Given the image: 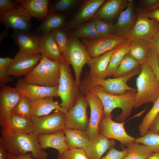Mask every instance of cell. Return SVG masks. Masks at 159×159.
<instances>
[{
	"instance_id": "cell-1",
	"label": "cell",
	"mask_w": 159,
	"mask_h": 159,
	"mask_svg": "<svg viewBox=\"0 0 159 159\" xmlns=\"http://www.w3.org/2000/svg\"><path fill=\"white\" fill-rule=\"evenodd\" d=\"M1 134L0 143L11 154L18 156L29 152L37 159L48 158V153L41 148L37 135L33 133H16L11 129L1 128Z\"/></svg>"
},
{
	"instance_id": "cell-2",
	"label": "cell",
	"mask_w": 159,
	"mask_h": 159,
	"mask_svg": "<svg viewBox=\"0 0 159 159\" xmlns=\"http://www.w3.org/2000/svg\"><path fill=\"white\" fill-rule=\"evenodd\" d=\"M89 90L96 95L101 100L104 107L103 113L112 117V111L115 108H120L122 113L115 117L119 122H123L131 113L134 107L137 91L128 90L122 95H115L104 92L99 85L93 86Z\"/></svg>"
},
{
	"instance_id": "cell-3",
	"label": "cell",
	"mask_w": 159,
	"mask_h": 159,
	"mask_svg": "<svg viewBox=\"0 0 159 159\" xmlns=\"http://www.w3.org/2000/svg\"><path fill=\"white\" fill-rule=\"evenodd\" d=\"M141 72L136 80L137 92L134 107L150 102L154 103L159 96V83L146 61L141 65Z\"/></svg>"
},
{
	"instance_id": "cell-4",
	"label": "cell",
	"mask_w": 159,
	"mask_h": 159,
	"mask_svg": "<svg viewBox=\"0 0 159 159\" xmlns=\"http://www.w3.org/2000/svg\"><path fill=\"white\" fill-rule=\"evenodd\" d=\"M60 64L42 55L33 70L22 78L29 84L47 87L57 86L60 75Z\"/></svg>"
},
{
	"instance_id": "cell-5",
	"label": "cell",
	"mask_w": 159,
	"mask_h": 159,
	"mask_svg": "<svg viewBox=\"0 0 159 159\" xmlns=\"http://www.w3.org/2000/svg\"><path fill=\"white\" fill-rule=\"evenodd\" d=\"M69 65L65 59L60 64L58 91L62 100L60 105L67 111L75 105L81 93L80 87L72 75Z\"/></svg>"
},
{
	"instance_id": "cell-6",
	"label": "cell",
	"mask_w": 159,
	"mask_h": 159,
	"mask_svg": "<svg viewBox=\"0 0 159 159\" xmlns=\"http://www.w3.org/2000/svg\"><path fill=\"white\" fill-rule=\"evenodd\" d=\"M141 66L140 65L130 73L121 77L107 79H92L89 77L81 82L80 90L84 93L94 85H99L105 92L111 95H120L125 93L128 90L137 91V89L132 88L127 84V82L134 76L139 74Z\"/></svg>"
},
{
	"instance_id": "cell-7",
	"label": "cell",
	"mask_w": 159,
	"mask_h": 159,
	"mask_svg": "<svg viewBox=\"0 0 159 159\" xmlns=\"http://www.w3.org/2000/svg\"><path fill=\"white\" fill-rule=\"evenodd\" d=\"M69 47L64 59L72 67L75 76V81L80 87L82 68L92 58L89 54L85 46L78 38L72 35L69 37Z\"/></svg>"
},
{
	"instance_id": "cell-8",
	"label": "cell",
	"mask_w": 159,
	"mask_h": 159,
	"mask_svg": "<svg viewBox=\"0 0 159 159\" xmlns=\"http://www.w3.org/2000/svg\"><path fill=\"white\" fill-rule=\"evenodd\" d=\"M22 95L16 88L9 86L0 89V126L11 129L10 117L21 99Z\"/></svg>"
},
{
	"instance_id": "cell-9",
	"label": "cell",
	"mask_w": 159,
	"mask_h": 159,
	"mask_svg": "<svg viewBox=\"0 0 159 159\" xmlns=\"http://www.w3.org/2000/svg\"><path fill=\"white\" fill-rule=\"evenodd\" d=\"M89 103L81 93L75 105L65 114V128L86 131L89 124L87 109Z\"/></svg>"
},
{
	"instance_id": "cell-10",
	"label": "cell",
	"mask_w": 159,
	"mask_h": 159,
	"mask_svg": "<svg viewBox=\"0 0 159 159\" xmlns=\"http://www.w3.org/2000/svg\"><path fill=\"white\" fill-rule=\"evenodd\" d=\"M65 113L56 110L52 114L36 117L33 116L34 130L33 134L39 135L49 134L57 132L65 128Z\"/></svg>"
},
{
	"instance_id": "cell-11",
	"label": "cell",
	"mask_w": 159,
	"mask_h": 159,
	"mask_svg": "<svg viewBox=\"0 0 159 159\" xmlns=\"http://www.w3.org/2000/svg\"><path fill=\"white\" fill-rule=\"evenodd\" d=\"M112 118L103 113L99 124V134L109 139L117 140L125 146L135 142V138L126 133L124 127L125 122H117Z\"/></svg>"
},
{
	"instance_id": "cell-12",
	"label": "cell",
	"mask_w": 159,
	"mask_h": 159,
	"mask_svg": "<svg viewBox=\"0 0 159 159\" xmlns=\"http://www.w3.org/2000/svg\"><path fill=\"white\" fill-rule=\"evenodd\" d=\"M32 17L28 12L20 5L0 15V24L8 29L29 32L32 27Z\"/></svg>"
},
{
	"instance_id": "cell-13",
	"label": "cell",
	"mask_w": 159,
	"mask_h": 159,
	"mask_svg": "<svg viewBox=\"0 0 159 159\" xmlns=\"http://www.w3.org/2000/svg\"><path fill=\"white\" fill-rule=\"evenodd\" d=\"M42 57L41 54L32 55L19 50L9 66L8 74L16 77L26 76L33 70Z\"/></svg>"
},
{
	"instance_id": "cell-14",
	"label": "cell",
	"mask_w": 159,
	"mask_h": 159,
	"mask_svg": "<svg viewBox=\"0 0 159 159\" xmlns=\"http://www.w3.org/2000/svg\"><path fill=\"white\" fill-rule=\"evenodd\" d=\"M84 95L91 110L89 124L86 132L91 139L99 134V125L103 113L104 107L101 99L93 92L88 90Z\"/></svg>"
},
{
	"instance_id": "cell-15",
	"label": "cell",
	"mask_w": 159,
	"mask_h": 159,
	"mask_svg": "<svg viewBox=\"0 0 159 159\" xmlns=\"http://www.w3.org/2000/svg\"><path fill=\"white\" fill-rule=\"evenodd\" d=\"M127 40L126 39L112 34L105 37L93 40L82 39V42L86 47L89 55L93 58L115 48Z\"/></svg>"
},
{
	"instance_id": "cell-16",
	"label": "cell",
	"mask_w": 159,
	"mask_h": 159,
	"mask_svg": "<svg viewBox=\"0 0 159 159\" xmlns=\"http://www.w3.org/2000/svg\"><path fill=\"white\" fill-rule=\"evenodd\" d=\"M106 1L105 0H86L84 1L73 18L62 29L66 32L75 29L93 18L95 13Z\"/></svg>"
},
{
	"instance_id": "cell-17",
	"label": "cell",
	"mask_w": 159,
	"mask_h": 159,
	"mask_svg": "<svg viewBox=\"0 0 159 159\" xmlns=\"http://www.w3.org/2000/svg\"><path fill=\"white\" fill-rule=\"evenodd\" d=\"M16 87L22 95L28 97L32 102L49 97H58V85L47 87L25 82L21 78H19Z\"/></svg>"
},
{
	"instance_id": "cell-18",
	"label": "cell",
	"mask_w": 159,
	"mask_h": 159,
	"mask_svg": "<svg viewBox=\"0 0 159 159\" xmlns=\"http://www.w3.org/2000/svg\"><path fill=\"white\" fill-rule=\"evenodd\" d=\"M137 18L133 1L128 0L126 9L120 13L117 21L114 25L113 34L127 39L136 24Z\"/></svg>"
},
{
	"instance_id": "cell-19",
	"label": "cell",
	"mask_w": 159,
	"mask_h": 159,
	"mask_svg": "<svg viewBox=\"0 0 159 159\" xmlns=\"http://www.w3.org/2000/svg\"><path fill=\"white\" fill-rule=\"evenodd\" d=\"M137 18L136 24L127 39H140L148 42L159 29V23L154 19L138 14Z\"/></svg>"
},
{
	"instance_id": "cell-20",
	"label": "cell",
	"mask_w": 159,
	"mask_h": 159,
	"mask_svg": "<svg viewBox=\"0 0 159 159\" xmlns=\"http://www.w3.org/2000/svg\"><path fill=\"white\" fill-rule=\"evenodd\" d=\"M11 38L19 46V51L32 55L41 54L39 36L29 32L13 30Z\"/></svg>"
},
{
	"instance_id": "cell-21",
	"label": "cell",
	"mask_w": 159,
	"mask_h": 159,
	"mask_svg": "<svg viewBox=\"0 0 159 159\" xmlns=\"http://www.w3.org/2000/svg\"><path fill=\"white\" fill-rule=\"evenodd\" d=\"M115 141L99 134L92 139L83 149L89 159H101L107 150L114 147Z\"/></svg>"
},
{
	"instance_id": "cell-22",
	"label": "cell",
	"mask_w": 159,
	"mask_h": 159,
	"mask_svg": "<svg viewBox=\"0 0 159 159\" xmlns=\"http://www.w3.org/2000/svg\"><path fill=\"white\" fill-rule=\"evenodd\" d=\"M116 47L99 56L92 58L87 63L90 69L89 74L90 78L98 80L105 79L107 76V69L111 57Z\"/></svg>"
},
{
	"instance_id": "cell-23",
	"label": "cell",
	"mask_w": 159,
	"mask_h": 159,
	"mask_svg": "<svg viewBox=\"0 0 159 159\" xmlns=\"http://www.w3.org/2000/svg\"><path fill=\"white\" fill-rule=\"evenodd\" d=\"M128 0H108L98 9L93 18L110 22L127 6Z\"/></svg>"
},
{
	"instance_id": "cell-24",
	"label": "cell",
	"mask_w": 159,
	"mask_h": 159,
	"mask_svg": "<svg viewBox=\"0 0 159 159\" xmlns=\"http://www.w3.org/2000/svg\"><path fill=\"white\" fill-rule=\"evenodd\" d=\"M41 54L49 59L61 63L64 59L50 32L39 36Z\"/></svg>"
},
{
	"instance_id": "cell-25",
	"label": "cell",
	"mask_w": 159,
	"mask_h": 159,
	"mask_svg": "<svg viewBox=\"0 0 159 159\" xmlns=\"http://www.w3.org/2000/svg\"><path fill=\"white\" fill-rule=\"evenodd\" d=\"M38 141L43 149L52 148L57 149L59 154H61L70 149L65 138L63 130L54 133L37 135Z\"/></svg>"
},
{
	"instance_id": "cell-26",
	"label": "cell",
	"mask_w": 159,
	"mask_h": 159,
	"mask_svg": "<svg viewBox=\"0 0 159 159\" xmlns=\"http://www.w3.org/2000/svg\"><path fill=\"white\" fill-rule=\"evenodd\" d=\"M26 10L32 17L43 20L49 13L50 0H15Z\"/></svg>"
},
{
	"instance_id": "cell-27",
	"label": "cell",
	"mask_w": 159,
	"mask_h": 159,
	"mask_svg": "<svg viewBox=\"0 0 159 159\" xmlns=\"http://www.w3.org/2000/svg\"><path fill=\"white\" fill-rule=\"evenodd\" d=\"M67 22L66 16L60 12H49L37 29L41 34L49 33L54 29L64 27Z\"/></svg>"
},
{
	"instance_id": "cell-28",
	"label": "cell",
	"mask_w": 159,
	"mask_h": 159,
	"mask_svg": "<svg viewBox=\"0 0 159 159\" xmlns=\"http://www.w3.org/2000/svg\"><path fill=\"white\" fill-rule=\"evenodd\" d=\"M53 97H49L32 102L33 116L40 117L48 115L54 110H60L65 114L67 111L62 108Z\"/></svg>"
},
{
	"instance_id": "cell-29",
	"label": "cell",
	"mask_w": 159,
	"mask_h": 159,
	"mask_svg": "<svg viewBox=\"0 0 159 159\" xmlns=\"http://www.w3.org/2000/svg\"><path fill=\"white\" fill-rule=\"evenodd\" d=\"M65 141L70 149H83L88 145L90 138L85 131L78 129H63Z\"/></svg>"
},
{
	"instance_id": "cell-30",
	"label": "cell",
	"mask_w": 159,
	"mask_h": 159,
	"mask_svg": "<svg viewBox=\"0 0 159 159\" xmlns=\"http://www.w3.org/2000/svg\"><path fill=\"white\" fill-rule=\"evenodd\" d=\"M132 40L127 39L117 45L112 54L107 69V77L113 76L124 57L127 54Z\"/></svg>"
},
{
	"instance_id": "cell-31",
	"label": "cell",
	"mask_w": 159,
	"mask_h": 159,
	"mask_svg": "<svg viewBox=\"0 0 159 159\" xmlns=\"http://www.w3.org/2000/svg\"><path fill=\"white\" fill-rule=\"evenodd\" d=\"M11 130L17 133H33L34 127L31 118L23 117L13 113L10 117Z\"/></svg>"
},
{
	"instance_id": "cell-32",
	"label": "cell",
	"mask_w": 159,
	"mask_h": 159,
	"mask_svg": "<svg viewBox=\"0 0 159 159\" xmlns=\"http://www.w3.org/2000/svg\"><path fill=\"white\" fill-rule=\"evenodd\" d=\"M149 49L148 42L136 39L132 40V45L127 54L136 60L141 65L146 61Z\"/></svg>"
},
{
	"instance_id": "cell-33",
	"label": "cell",
	"mask_w": 159,
	"mask_h": 159,
	"mask_svg": "<svg viewBox=\"0 0 159 159\" xmlns=\"http://www.w3.org/2000/svg\"><path fill=\"white\" fill-rule=\"evenodd\" d=\"M126 147L127 154L122 159H146L154 153L145 145L136 142Z\"/></svg>"
},
{
	"instance_id": "cell-34",
	"label": "cell",
	"mask_w": 159,
	"mask_h": 159,
	"mask_svg": "<svg viewBox=\"0 0 159 159\" xmlns=\"http://www.w3.org/2000/svg\"><path fill=\"white\" fill-rule=\"evenodd\" d=\"M73 35L79 38L93 40L101 38L96 30L95 20L84 23L75 29Z\"/></svg>"
},
{
	"instance_id": "cell-35",
	"label": "cell",
	"mask_w": 159,
	"mask_h": 159,
	"mask_svg": "<svg viewBox=\"0 0 159 159\" xmlns=\"http://www.w3.org/2000/svg\"><path fill=\"white\" fill-rule=\"evenodd\" d=\"M140 65L138 61L127 54L124 57L113 75L114 78L121 77L130 73Z\"/></svg>"
},
{
	"instance_id": "cell-36",
	"label": "cell",
	"mask_w": 159,
	"mask_h": 159,
	"mask_svg": "<svg viewBox=\"0 0 159 159\" xmlns=\"http://www.w3.org/2000/svg\"><path fill=\"white\" fill-rule=\"evenodd\" d=\"M153 104L152 108L143 117L142 122L138 126L139 130L141 136L144 135L149 130L152 122L159 112V96Z\"/></svg>"
},
{
	"instance_id": "cell-37",
	"label": "cell",
	"mask_w": 159,
	"mask_h": 159,
	"mask_svg": "<svg viewBox=\"0 0 159 159\" xmlns=\"http://www.w3.org/2000/svg\"><path fill=\"white\" fill-rule=\"evenodd\" d=\"M13 113L23 117L31 118L33 116L32 102L27 96L22 95Z\"/></svg>"
},
{
	"instance_id": "cell-38",
	"label": "cell",
	"mask_w": 159,
	"mask_h": 159,
	"mask_svg": "<svg viewBox=\"0 0 159 159\" xmlns=\"http://www.w3.org/2000/svg\"><path fill=\"white\" fill-rule=\"evenodd\" d=\"M79 0H57L50 1L49 12H66L73 8L80 1Z\"/></svg>"
},
{
	"instance_id": "cell-39",
	"label": "cell",
	"mask_w": 159,
	"mask_h": 159,
	"mask_svg": "<svg viewBox=\"0 0 159 159\" xmlns=\"http://www.w3.org/2000/svg\"><path fill=\"white\" fill-rule=\"evenodd\" d=\"M50 32L64 58L69 47V37L62 28L54 29Z\"/></svg>"
},
{
	"instance_id": "cell-40",
	"label": "cell",
	"mask_w": 159,
	"mask_h": 159,
	"mask_svg": "<svg viewBox=\"0 0 159 159\" xmlns=\"http://www.w3.org/2000/svg\"><path fill=\"white\" fill-rule=\"evenodd\" d=\"M135 139L136 143L145 145L154 153L159 151V134L148 130L144 135Z\"/></svg>"
},
{
	"instance_id": "cell-41",
	"label": "cell",
	"mask_w": 159,
	"mask_h": 159,
	"mask_svg": "<svg viewBox=\"0 0 159 159\" xmlns=\"http://www.w3.org/2000/svg\"><path fill=\"white\" fill-rule=\"evenodd\" d=\"M13 59L9 57L0 58V85L4 86L6 83L13 81V79L8 73L9 65Z\"/></svg>"
},
{
	"instance_id": "cell-42",
	"label": "cell",
	"mask_w": 159,
	"mask_h": 159,
	"mask_svg": "<svg viewBox=\"0 0 159 159\" xmlns=\"http://www.w3.org/2000/svg\"><path fill=\"white\" fill-rule=\"evenodd\" d=\"M94 19L97 31L101 38L113 34L114 24L112 23L100 19Z\"/></svg>"
},
{
	"instance_id": "cell-43",
	"label": "cell",
	"mask_w": 159,
	"mask_h": 159,
	"mask_svg": "<svg viewBox=\"0 0 159 159\" xmlns=\"http://www.w3.org/2000/svg\"><path fill=\"white\" fill-rule=\"evenodd\" d=\"M146 62L159 83V60L157 52L149 48L147 54Z\"/></svg>"
},
{
	"instance_id": "cell-44",
	"label": "cell",
	"mask_w": 159,
	"mask_h": 159,
	"mask_svg": "<svg viewBox=\"0 0 159 159\" xmlns=\"http://www.w3.org/2000/svg\"><path fill=\"white\" fill-rule=\"evenodd\" d=\"M58 159H89L83 149H68L61 154H59Z\"/></svg>"
},
{
	"instance_id": "cell-45",
	"label": "cell",
	"mask_w": 159,
	"mask_h": 159,
	"mask_svg": "<svg viewBox=\"0 0 159 159\" xmlns=\"http://www.w3.org/2000/svg\"><path fill=\"white\" fill-rule=\"evenodd\" d=\"M123 150L119 151L114 147L108 150L106 155L101 159H122L127 154L125 148L122 146Z\"/></svg>"
},
{
	"instance_id": "cell-46",
	"label": "cell",
	"mask_w": 159,
	"mask_h": 159,
	"mask_svg": "<svg viewBox=\"0 0 159 159\" xmlns=\"http://www.w3.org/2000/svg\"><path fill=\"white\" fill-rule=\"evenodd\" d=\"M19 6L15 0H0V15L8 10L17 8Z\"/></svg>"
},
{
	"instance_id": "cell-47",
	"label": "cell",
	"mask_w": 159,
	"mask_h": 159,
	"mask_svg": "<svg viewBox=\"0 0 159 159\" xmlns=\"http://www.w3.org/2000/svg\"><path fill=\"white\" fill-rule=\"evenodd\" d=\"M148 44L149 48L157 52L159 60V28Z\"/></svg>"
},
{
	"instance_id": "cell-48",
	"label": "cell",
	"mask_w": 159,
	"mask_h": 159,
	"mask_svg": "<svg viewBox=\"0 0 159 159\" xmlns=\"http://www.w3.org/2000/svg\"><path fill=\"white\" fill-rule=\"evenodd\" d=\"M138 15L154 19L159 23V8L150 11H140Z\"/></svg>"
},
{
	"instance_id": "cell-49",
	"label": "cell",
	"mask_w": 159,
	"mask_h": 159,
	"mask_svg": "<svg viewBox=\"0 0 159 159\" xmlns=\"http://www.w3.org/2000/svg\"><path fill=\"white\" fill-rule=\"evenodd\" d=\"M150 132L159 134V112L152 122L149 129Z\"/></svg>"
},
{
	"instance_id": "cell-50",
	"label": "cell",
	"mask_w": 159,
	"mask_h": 159,
	"mask_svg": "<svg viewBox=\"0 0 159 159\" xmlns=\"http://www.w3.org/2000/svg\"><path fill=\"white\" fill-rule=\"evenodd\" d=\"M140 1L144 8L142 10H145L155 5L159 2V0H142Z\"/></svg>"
},
{
	"instance_id": "cell-51",
	"label": "cell",
	"mask_w": 159,
	"mask_h": 159,
	"mask_svg": "<svg viewBox=\"0 0 159 159\" xmlns=\"http://www.w3.org/2000/svg\"><path fill=\"white\" fill-rule=\"evenodd\" d=\"M7 156L8 159H37L33 158L30 153H28L24 155L14 156L7 152Z\"/></svg>"
},
{
	"instance_id": "cell-52",
	"label": "cell",
	"mask_w": 159,
	"mask_h": 159,
	"mask_svg": "<svg viewBox=\"0 0 159 159\" xmlns=\"http://www.w3.org/2000/svg\"><path fill=\"white\" fill-rule=\"evenodd\" d=\"M6 150L3 145L0 143V159H8Z\"/></svg>"
},
{
	"instance_id": "cell-53",
	"label": "cell",
	"mask_w": 159,
	"mask_h": 159,
	"mask_svg": "<svg viewBox=\"0 0 159 159\" xmlns=\"http://www.w3.org/2000/svg\"><path fill=\"white\" fill-rule=\"evenodd\" d=\"M9 33L8 29L5 28V29L1 32L0 34V43L5 39L8 36Z\"/></svg>"
},
{
	"instance_id": "cell-54",
	"label": "cell",
	"mask_w": 159,
	"mask_h": 159,
	"mask_svg": "<svg viewBox=\"0 0 159 159\" xmlns=\"http://www.w3.org/2000/svg\"><path fill=\"white\" fill-rule=\"evenodd\" d=\"M146 159H159V151L154 153Z\"/></svg>"
}]
</instances>
